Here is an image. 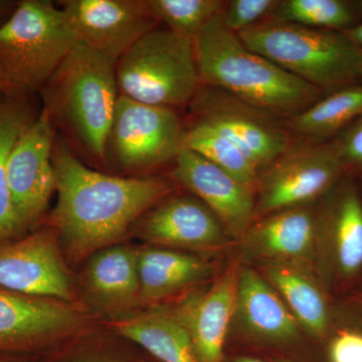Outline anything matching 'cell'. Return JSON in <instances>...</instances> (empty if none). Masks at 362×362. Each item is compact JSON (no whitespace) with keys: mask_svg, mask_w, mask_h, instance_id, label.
Returning a JSON list of instances; mask_svg holds the SVG:
<instances>
[{"mask_svg":"<svg viewBox=\"0 0 362 362\" xmlns=\"http://www.w3.org/2000/svg\"><path fill=\"white\" fill-rule=\"evenodd\" d=\"M58 202L52 225L74 258L110 246L143 214L175 192L170 178L121 177L93 170L64 140L52 150Z\"/></svg>","mask_w":362,"mask_h":362,"instance_id":"cell-1","label":"cell"},{"mask_svg":"<svg viewBox=\"0 0 362 362\" xmlns=\"http://www.w3.org/2000/svg\"><path fill=\"white\" fill-rule=\"evenodd\" d=\"M220 16L194 39L202 84L281 118H292L322 98L318 88L250 49L237 33L223 25Z\"/></svg>","mask_w":362,"mask_h":362,"instance_id":"cell-2","label":"cell"},{"mask_svg":"<svg viewBox=\"0 0 362 362\" xmlns=\"http://www.w3.org/2000/svg\"><path fill=\"white\" fill-rule=\"evenodd\" d=\"M116 63L76 42L40 90L44 108L92 158L105 163L117 101Z\"/></svg>","mask_w":362,"mask_h":362,"instance_id":"cell-3","label":"cell"},{"mask_svg":"<svg viewBox=\"0 0 362 362\" xmlns=\"http://www.w3.org/2000/svg\"><path fill=\"white\" fill-rule=\"evenodd\" d=\"M76 42L64 11L49 0H23L0 25V96L30 100Z\"/></svg>","mask_w":362,"mask_h":362,"instance_id":"cell-4","label":"cell"},{"mask_svg":"<svg viewBox=\"0 0 362 362\" xmlns=\"http://www.w3.org/2000/svg\"><path fill=\"white\" fill-rule=\"evenodd\" d=\"M237 35L250 49L322 92L362 81L361 52L343 32L267 18Z\"/></svg>","mask_w":362,"mask_h":362,"instance_id":"cell-5","label":"cell"},{"mask_svg":"<svg viewBox=\"0 0 362 362\" xmlns=\"http://www.w3.org/2000/svg\"><path fill=\"white\" fill-rule=\"evenodd\" d=\"M115 68L120 95L151 106H185L202 86L194 39L165 26L136 42Z\"/></svg>","mask_w":362,"mask_h":362,"instance_id":"cell-6","label":"cell"},{"mask_svg":"<svg viewBox=\"0 0 362 362\" xmlns=\"http://www.w3.org/2000/svg\"><path fill=\"white\" fill-rule=\"evenodd\" d=\"M185 147V125L175 110L119 96L105 163L140 173L175 162Z\"/></svg>","mask_w":362,"mask_h":362,"instance_id":"cell-7","label":"cell"},{"mask_svg":"<svg viewBox=\"0 0 362 362\" xmlns=\"http://www.w3.org/2000/svg\"><path fill=\"white\" fill-rule=\"evenodd\" d=\"M314 269L332 296L362 277V199L343 177L316 202Z\"/></svg>","mask_w":362,"mask_h":362,"instance_id":"cell-8","label":"cell"},{"mask_svg":"<svg viewBox=\"0 0 362 362\" xmlns=\"http://www.w3.org/2000/svg\"><path fill=\"white\" fill-rule=\"evenodd\" d=\"M344 173L331 143L290 147L259 173L254 221L318 202Z\"/></svg>","mask_w":362,"mask_h":362,"instance_id":"cell-9","label":"cell"},{"mask_svg":"<svg viewBox=\"0 0 362 362\" xmlns=\"http://www.w3.org/2000/svg\"><path fill=\"white\" fill-rule=\"evenodd\" d=\"M188 107L190 119L235 143L259 173L292 146L291 132L283 118L216 88L202 84Z\"/></svg>","mask_w":362,"mask_h":362,"instance_id":"cell-10","label":"cell"},{"mask_svg":"<svg viewBox=\"0 0 362 362\" xmlns=\"http://www.w3.org/2000/svg\"><path fill=\"white\" fill-rule=\"evenodd\" d=\"M228 340L256 349H299L309 338L273 287L256 269L240 264Z\"/></svg>","mask_w":362,"mask_h":362,"instance_id":"cell-11","label":"cell"},{"mask_svg":"<svg viewBox=\"0 0 362 362\" xmlns=\"http://www.w3.org/2000/svg\"><path fill=\"white\" fill-rule=\"evenodd\" d=\"M137 233L149 244L188 252H220L235 242L220 218L194 194L168 195L140 216Z\"/></svg>","mask_w":362,"mask_h":362,"instance_id":"cell-12","label":"cell"},{"mask_svg":"<svg viewBox=\"0 0 362 362\" xmlns=\"http://www.w3.org/2000/svg\"><path fill=\"white\" fill-rule=\"evenodd\" d=\"M54 142V124L49 112L42 108L11 149L7 180L23 230L39 220L56 190V171L52 163Z\"/></svg>","mask_w":362,"mask_h":362,"instance_id":"cell-13","label":"cell"},{"mask_svg":"<svg viewBox=\"0 0 362 362\" xmlns=\"http://www.w3.org/2000/svg\"><path fill=\"white\" fill-rule=\"evenodd\" d=\"M240 263L232 261L211 282L185 292L169 313L185 330L202 362H223L237 301Z\"/></svg>","mask_w":362,"mask_h":362,"instance_id":"cell-14","label":"cell"},{"mask_svg":"<svg viewBox=\"0 0 362 362\" xmlns=\"http://www.w3.org/2000/svg\"><path fill=\"white\" fill-rule=\"evenodd\" d=\"M61 4L76 42L115 63L159 25L146 0H66Z\"/></svg>","mask_w":362,"mask_h":362,"instance_id":"cell-15","label":"cell"},{"mask_svg":"<svg viewBox=\"0 0 362 362\" xmlns=\"http://www.w3.org/2000/svg\"><path fill=\"white\" fill-rule=\"evenodd\" d=\"M316 202L284 209L252 221L235 243L242 265L259 268L274 264L314 267Z\"/></svg>","mask_w":362,"mask_h":362,"instance_id":"cell-16","label":"cell"},{"mask_svg":"<svg viewBox=\"0 0 362 362\" xmlns=\"http://www.w3.org/2000/svg\"><path fill=\"white\" fill-rule=\"evenodd\" d=\"M169 176L214 211L235 244L254 221L256 188L235 180L197 152L187 147L181 150Z\"/></svg>","mask_w":362,"mask_h":362,"instance_id":"cell-17","label":"cell"},{"mask_svg":"<svg viewBox=\"0 0 362 362\" xmlns=\"http://www.w3.org/2000/svg\"><path fill=\"white\" fill-rule=\"evenodd\" d=\"M0 287L25 296L70 300V277L54 238L37 233L0 247Z\"/></svg>","mask_w":362,"mask_h":362,"instance_id":"cell-18","label":"cell"},{"mask_svg":"<svg viewBox=\"0 0 362 362\" xmlns=\"http://www.w3.org/2000/svg\"><path fill=\"white\" fill-rule=\"evenodd\" d=\"M256 269L275 289L311 341L321 343L338 322L333 296L304 264H274Z\"/></svg>","mask_w":362,"mask_h":362,"instance_id":"cell-19","label":"cell"},{"mask_svg":"<svg viewBox=\"0 0 362 362\" xmlns=\"http://www.w3.org/2000/svg\"><path fill=\"white\" fill-rule=\"evenodd\" d=\"M80 314L68 304L0 290V347H14L71 329Z\"/></svg>","mask_w":362,"mask_h":362,"instance_id":"cell-20","label":"cell"},{"mask_svg":"<svg viewBox=\"0 0 362 362\" xmlns=\"http://www.w3.org/2000/svg\"><path fill=\"white\" fill-rule=\"evenodd\" d=\"M140 300L158 302L187 292L218 276L209 259L192 252L149 247L138 252Z\"/></svg>","mask_w":362,"mask_h":362,"instance_id":"cell-21","label":"cell"},{"mask_svg":"<svg viewBox=\"0 0 362 362\" xmlns=\"http://www.w3.org/2000/svg\"><path fill=\"white\" fill-rule=\"evenodd\" d=\"M114 328L161 362H202L187 333L166 306L124 318Z\"/></svg>","mask_w":362,"mask_h":362,"instance_id":"cell-22","label":"cell"},{"mask_svg":"<svg viewBox=\"0 0 362 362\" xmlns=\"http://www.w3.org/2000/svg\"><path fill=\"white\" fill-rule=\"evenodd\" d=\"M90 292L104 303L127 305L140 299L138 252L130 247H107L95 254L87 270Z\"/></svg>","mask_w":362,"mask_h":362,"instance_id":"cell-23","label":"cell"},{"mask_svg":"<svg viewBox=\"0 0 362 362\" xmlns=\"http://www.w3.org/2000/svg\"><path fill=\"white\" fill-rule=\"evenodd\" d=\"M362 117V83L330 93L327 97L288 119L290 132L319 140L332 135L357 117Z\"/></svg>","mask_w":362,"mask_h":362,"instance_id":"cell-24","label":"cell"},{"mask_svg":"<svg viewBox=\"0 0 362 362\" xmlns=\"http://www.w3.org/2000/svg\"><path fill=\"white\" fill-rule=\"evenodd\" d=\"M35 117L30 100L0 99V240L23 230L9 190L7 163L16 140Z\"/></svg>","mask_w":362,"mask_h":362,"instance_id":"cell-25","label":"cell"},{"mask_svg":"<svg viewBox=\"0 0 362 362\" xmlns=\"http://www.w3.org/2000/svg\"><path fill=\"white\" fill-rule=\"evenodd\" d=\"M185 147L223 169L235 180L256 188L259 169L235 143L211 126L190 119L185 125Z\"/></svg>","mask_w":362,"mask_h":362,"instance_id":"cell-26","label":"cell"},{"mask_svg":"<svg viewBox=\"0 0 362 362\" xmlns=\"http://www.w3.org/2000/svg\"><path fill=\"white\" fill-rule=\"evenodd\" d=\"M356 11L341 0H279L270 20L343 32L352 28Z\"/></svg>","mask_w":362,"mask_h":362,"instance_id":"cell-27","label":"cell"},{"mask_svg":"<svg viewBox=\"0 0 362 362\" xmlns=\"http://www.w3.org/2000/svg\"><path fill=\"white\" fill-rule=\"evenodd\" d=\"M223 0H146L150 13L158 23L194 39L225 8Z\"/></svg>","mask_w":362,"mask_h":362,"instance_id":"cell-28","label":"cell"},{"mask_svg":"<svg viewBox=\"0 0 362 362\" xmlns=\"http://www.w3.org/2000/svg\"><path fill=\"white\" fill-rule=\"evenodd\" d=\"M279 0H230L220 18L228 30L239 33L270 18Z\"/></svg>","mask_w":362,"mask_h":362,"instance_id":"cell-29","label":"cell"},{"mask_svg":"<svg viewBox=\"0 0 362 362\" xmlns=\"http://www.w3.org/2000/svg\"><path fill=\"white\" fill-rule=\"evenodd\" d=\"M322 344L327 362H362V328L338 319Z\"/></svg>","mask_w":362,"mask_h":362,"instance_id":"cell-30","label":"cell"},{"mask_svg":"<svg viewBox=\"0 0 362 362\" xmlns=\"http://www.w3.org/2000/svg\"><path fill=\"white\" fill-rule=\"evenodd\" d=\"M335 153L346 171L362 170V118L334 142H331Z\"/></svg>","mask_w":362,"mask_h":362,"instance_id":"cell-31","label":"cell"},{"mask_svg":"<svg viewBox=\"0 0 362 362\" xmlns=\"http://www.w3.org/2000/svg\"><path fill=\"white\" fill-rule=\"evenodd\" d=\"M335 307L338 319L362 328V285L335 302Z\"/></svg>","mask_w":362,"mask_h":362,"instance_id":"cell-32","label":"cell"},{"mask_svg":"<svg viewBox=\"0 0 362 362\" xmlns=\"http://www.w3.org/2000/svg\"><path fill=\"white\" fill-rule=\"evenodd\" d=\"M343 33L354 42L362 57V23L359 25H352V28L349 30H343Z\"/></svg>","mask_w":362,"mask_h":362,"instance_id":"cell-33","label":"cell"},{"mask_svg":"<svg viewBox=\"0 0 362 362\" xmlns=\"http://www.w3.org/2000/svg\"><path fill=\"white\" fill-rule=\"evenodd\" d=\"M16 6V4H14V2L0 0V25L9 18Z\"/></svg>","mask_w":362,"mask_h":362,"instance_id":"cell-34","label":"cell"},{"mask_svg":"<svg viewBox=\"0 0 362 362\" xmlns=\"http://www.w3.org/2000/svg\"><path fill=\"white\" fill-rule=\"evenodd\" d=\"M223 362H268L259 358V357L252 356H246V354H239V356H233L225 357Z\"/></svg>","mask_w":362,"mask_h":362,"instance_id":"cell-35","label":"cell"},{"mask_svg":"<svg viewBox=\"0 0 362 362\" xmlns=\"http://www.w3.org/2000/svg\"><path fill=\"white\" fill-rule=\"evenodd\" d=\"M268 362H295L293 361L292 359H290L289 357H286L284 356H280V354H275V356H272L270 358H269Z\"/></svg>","mask_w":362,"mask_h":362,"instance_id":"cell-36","label":"cell"},{"mask_svg":"<svg viewBox=\"0 0 362 362\" xmlns=\"http://www.w3.org/2000/svg\"><path fill=\"white\" fill-rule=\"evenodd\" d=\"M1 98H2V97H1V96H0V99H1Z\"/></svg>","mask_w":362,"mask_h":362,"instance_id":"cell-37","label":"cell"},{"mask_svg":"<svg viewBox=\"0 0 362 362\" xmlns=\"http://www.w3.org/2000/svg\"><path fill=\"white\" fill-rule=\"evenodd\" d=\"M0 362H1V361H0Z\"/></svg>","mask_w":362,"mask_h":362,"instance_id":"cell-38","label":"cell"}]
</instances>
